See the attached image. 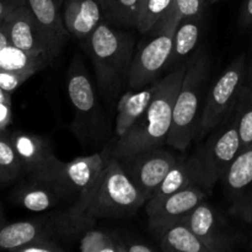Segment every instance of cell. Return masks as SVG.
<instances>
[{"label":"cell","instance_id":"obj_29","mask_svg":"<svg viewBox=\"0 0 252 252\" xmlns=\"http://www.w3.org/2000/svg\"><path fill=\"white\" fill-rule=\"evenodd\" d=\"M172 4L174 0H148L138 12V31L143 34L149 32L169 12Z\"/></svg>","mask_w":252,"mask_h":252},{"label":"cell","instance_id":"obj_7","mask_svg":"<svg viewBox=\"0 0 252 252\" xmlns=\"http://www.w3.org/2000/svg\"><path fill=\"white\" fill-rule=\"evenodd\" d=\"M111 157L112 147H108L88 157H79L70 161H63L54 172V179L58 180L68 189L71 197L75 198V202L68 208L74 216L90 223L96 221V219L91 218L89 212L95 199L103 170Z\"/></svg>","mask_w":252,"mask_h":252},{"label":"cell","instance_id":"obj_33","mask_svg":"<svg viewBox=\"0 0 252 252\" xmlns=\"http://www.w3.org/2000/svg\"><path fill=\"white\" fill-rule=\"evenodd\" d=\"M126 252H154L155 248L137 235L129 233H120Z\"/></svg>","mask_w":252,"mask_h":252},{"label":"cell","instance_id":"obj_26","mask_svg":"<svg viewBox=\"0 0 252 252\" xmlns=\"http://www.w3.org/2000/svg\"><path fill=\"white\" fill-rule=\"evenodd\" d=\"M24 175L22 165L12 145L10 132H0V187L12 184Z\"/></svg>","mask_w":252,"mask_h":252},{"label":"cell","instance_id":"obj_23","mask_svg":"<svg viewBox=\"0 0 252 252\" xmlns=\"http://www.w3.org/2000/svg\"><path fill=\"white\" fill-rule=\"evenodd\" d=\"M52 59L39 54L31 53L21 48L7 44L0 52V69L12 71H27L36 74L52 63Z\"/></svg>","mask_w":252,"mask_h":252},{"label":"cell","instance_id":"obj_8","mask_svg":"<svg viewBox=\"0 0 252 252\" xmlns=\"http://www.w3.org/2000/svg\"><path fill=\"white\" fill-rule=\"evenodd\" d=\"M147 203L137 186L123 170L120 160L111 157L102 172L95 199L91 206V218H127Z\"/></svg>","mask_w":252,"mask_h":252},{"label":"cell","instance_id":"obj_31","mask_svg":"<svg viewBox=\"0 0 252 252\" xmlns=\"http://www.w3.org/2000/svg\"><path fill=\"white\" fill-rule=\"evenodd\" d=\"M207 0H174L172 9L179 19L191 16H198L203 14V7Z\"/></svg>","mask_w":252,"mask_h":252},{"label":"cell","instance_id":"obj_12","mask_svg":"<svg viewBox=\"0 0 252 252\" xmlns=\"http://www.w3.org/2000/svg\"><path fill=\"white\" fill-rule=\"evenodd\" d=\"M221 180L230 214L252 223V144L240 150Z\"/></svg>","mask_w":252,"mask_h":252},{"label":"cell","instance_id":"obj_43","mask_svg":"<svg viewBox=\"0 0 252 252\" xmlns=\"http://www.w3.org/2000/svg\"><path fill=\"white\" fill-rule=\"evenodd\" d=\"M0 189H1V187H0Z\"/></svg>","mask_w":252,"mask_h":252},{"label":"cell","instance_id":"obj_39","mask_svg":"<svg viewBox=\"0 0 252 252\" xmlns=\"http://www.w3.org/2000/svg\"><path fill=\"white\" fill-rule=\"evenodd\" d=\"M5 224V216H4V209H2L1 203H0V229L4 226Z\"/></svg>","mask_w":252,"mask_h":252},{"label":"cell","instance_id":"obj_6","mask_svg":"<svg viewBox=\"0 0 252 252\" xmlns=\"http://www.w3.org/2000/svg\"><path fill=\"white\" fill-rule=\"evenodd\" d=\"M180 19L175 10L170 9L162 19L147 32L134 52L130 66L128 85L130 89H143L152 85L160 74L166 70L167 62L172 52L174 34Z\"/></svg>","mask_w":252,"mask_h":252},{"label":"cell","instance_id":"obj_9","mask_svg":"<svg viewBox=\"0 0 252 252\" xmlns=\"http://www.w3.org/2000/svg\"><path fill=\"white\" fill-rule=\"evenodd\" d=\"M246 59L239 56L213 84L207 95L196 137H204L228 118L240 97L245 78Z\"/></svg>","mask_w":252,"mask_h":252},{"label":"cell","instance_id":"obj_24","mask_svg":"<svg viewBox=\"0 0 252 252\" xmlns=\"http://www.w3.org/2000/svg\"><path fill=\"white\" fill-rule=\"evenodd\" d=\"M106 22L122 29L137 27L139 0H98Z\"/></svg>","mask_w":252,"mask_h":252},{"label":"cell","instance_id":"obj_11","mask_svg":"<svg viewBox=\"0 0 252 252\" xmlns=\"http://www.w3.org/2000/svg\"><path fill=\"white\" fill-rule=\"evenodd\" d=\"M118 160L133 184L148 201L179 158L167 150L157 148Z\"/></svg>","mask_w":252,"mask_h":252},{"label":"cell","instance_id":"obj_17","mask_svg":"<svg viewBox=\"0 0 252 252\" xmlns=\"http://www.w3.org/2000/svg\"><path fill=\"white\" fill-rule=\"evenodd\" d=\"M187 225L201 239L202 243L208 248L209 252L231 250L234 239L219 230L217 214L209 204L202 201L197 204L186 217H184Z\"/></svg>","mask_w":252,"mask_h":252},{"label":"cell","instance_id":"obj_18","mask_svg":"<svg viewBox=\"0 0 252 252\" xmlns=\"http://www.w3.org/2000/svg\"><path fill=\"white\" fill-rule=\"evenodd\" d=\"M103 20L98 0H65L63 21L69 34L85 42Z\"/></svg>","mask_w":252,"mask_h":252},{"label":"cell","instance_id":"obj_22","mask_svg":"<svg viewBox=\"0 0 252 252\" xmlns=\"http://www.w3.org/2000/svg\"><path fill=\"white\" fill-rule=\"evenodd\" d=\"M37 21L53 36L65 42L69 37L68 30L61 14V0H25Z\"/></svg>","mask_w":252,"mask_h":252},{"label":"cell","instance_id":"obj_4","mask_svg":"<svg viewBox=\"0 0 252 252\" xmlns=\"http://www.w3.org/2000/svg\"><path fill=\"white\" fill-rule=\"evenodd\" d=\"M241 150L238 120L234 108L221 125L216 128L206 142L189 158L193 184L204 191H211Z\"/></svg>","mask_w":252,"mask_h":252},{"label":"cell","instance_id":"obj_42","mask_svg":"<svg viewBox=\"0 0 252 252\" xmlns=\"http://www.w3.org/2000/svg\"><path fill=\"white\" fill-rule=\"evenodd\" d=\"M250 85H252V71H251V83H250Z\"/></svg>","mask_w":252,"mask_h":252},{"label":"cell","instance_id":"obj_13","mask_svg":"<svg viewBox=\"0 0 252 252\" xmlns=\"http://www.w3.org/2000/svg\"><path fill=\"white\" fill-rule=\"evenodd\" d=\"M10 138L22 165L24 175L53 177L63 162L54 155L51 142L42 135L14 130L10 132Z\"/></svg>","mask_w":252,"mask_h":252},{"label":"cell","instance_id":"obj_32","mask_svg":"<svg viewBox=\"0 0 252 252\" xmlns=\"http://www.w3.org/2000/svg\"><path fill=\"white\" fill-rule=\"evenodd\" d=\"M65 249L61 241L51 238H42L20 248L16 252H63Z\"/></svg>","mask_w":252,"mask_h":252},{"label":"cell","instance_id":"obj_35","mask_svg":"<svg viewBox=\"0 0 252 252\" xmlns=\"http://www.w3.org/2000/svg\"><path fill=\"white\" fill-rule=\"evenodd\" d=\"M11 100L0 102V132L5 130L11 122Z\"/></svg>","mask_w":252,"mask_h":252},{"label":"cell","instance_id":"obj_37","mask_svg":"<svg viewBox=\"0 0 252 252\" xmlns=\"http://www.w3.org/2000/svg\"><path fill=\"white\" fill-rule=\"evenodd\" d=\"M10 43L6 21H0V52Z\"/></svg>","mask_w":252,"mask_h":252},{"label":"cell","instance_id":"obj_34","mask_svg":"<svg viewBox=\"0 0 252 252\" xmlns=\"http://www.w3.org/2000/svg\"><path fill=\"white\" fill-rule=\"evenodd\" d=\"M25 4V0H0V21H6L20 6Z\"/></svg>","mask_w":252,"mask_h":252},{"label":"cell","instance_id":"obj_25","mask_svg":"<svg viewBox=\"0 0 252 252\" xmlns=\"http://www.w3.org/2000/svg\"><path fill=\"white\" fill-rule=\"evenodd\" d=\"M79 250L83 252H126L120 233L94 226L79 236Z\"/></svg>","mask_w":252,"mask_h":252},{"label":"cell","instance_id":"obj_16","mask_svg":"<svg viewBox=\"0 0 252 252\" xmlns=\"http://www.w3.org/2000/svg\"><path fill=\"white\" fill-rule=\"evenodd\" d=\"M42 238H51L59 241L53 216L5 223L0 229V250L16 252L22 246Z\"/></svg>","mask_w":252,"mask_h":252},{"label":"cell","instance_id":"obj_41","mask_svg":"<svg viewBox=\"0 0 252 252\" xmlns=\"http://www.w3.org/2000/svg\"><path fill=\"white\" fill-rule=\"evenodd\" d=\"M208 2H217V1H220V0H207Z\"/></svg>","mask_w":252,"mask_h":252},{"label":"cell","instance_id":"obj_20","mask_svg":"<svg viewBox=\"0 0 252 252\" xmlns=\"http://www.w3.org/2000/svg\"><path fill=\"white\" fill-rule=\"evenodd\" d=\"M155 84L157 81L152 84V86L138 89V90L132 89L121 97L117 105V116H116L115 123L116 137H123L142 117L153 97Z\"/></svg>","mask_w":252,"mask_h":252},{"label":"cell","instance_id":"obj_15","mask_svg":"<svg viewBox=\"0 0 252 252\" xmlns=\"http://www.w3.org/2000/svg\"><path fill=\"white\" fill-rule=\"evenodd\" d=\"M206 197V191L198 185L192 184L175 193L158 201H147L145 211L152 224L182 219Z\"/></svg>","mask_w":252,"mask_h":252},{"label":"cell","instance_id":"obj_2","mask_svg":"<svg viewBox=\"0 0 252 252\" xmlns=\"http://www.w3.org/2000/svg\"><path fill=\"white\" fill-rule=\"evenodd\" d=\"M84 43L93 61L100 91L106 98L113 100L128 84L135 52L134 36L102 20Z\"/></svg>","mask_w":252,"mask_h":252},{"label":"cell","instance_id":"obj_10","mask_svg":"<svg viewBox=\"0 0 252 252\" xmlns=\"http://www.w3.org/2000/svg\"><path fill=\"white\" fill-rule=\"evenodd\" d=\"M10 43L31 53L54 59L58 57L64 41L49 33L26 4L20 6L6 20Z\"/></svg>","mask_w":252,"mask_h":252},{"label":"cell","instance_id":"obj_27","mask_svg":"<svg viewBox=\"0 0 252 252\" xmlns=\"http://www.w3.org/2000/svg\"><path fill=\"white\" fill-rule=\"evenodd\" d=\"M192 184H193V176H192V170L189 164V160L179 159L176 164L171 167V170L167 172L159 187L155 189L154 194L148 201L161 199Z\"/></svg>","mask_w":252,"mask_h":252},{"label":"cell","instance_id":"obj_21","mask_svg":"<svg viewBox=\"0 0 252 252\" xmlns=\"http://www.w3.org/2000/svg\"><path fill=\"white\" fill-rule=\"evenodd\" d=\"M203 29V14L198 16L184 17L177 24L174 34L172 52L167 62L166 69H174L185 63L198 44Z\"/></svg>","mask_w":252,"mask_h":252},{"label":"cell","instance_id":"obj_14","mask_svg":"<svg viewBox=\"0 0 252 252\" xmlns=\"http://www.w3.org/2000/svg\"><path fill=\"white\" fill-rule=\"evenodd\" d=\"M11 198L15 204L27 211L46 212L73 197L54 177L29 176L15 187Z\"/></svg>","mask_w":252,"mask_h":252},{"label":"cell","instance_id":"obj_30","mask_svg":"<svg viewBox=\"0 0 252 252\" xmlns=\"http://www.w3.org/2000/svg\"><path fill=\"white\" fill-rule=\"evenodd\" d=\"M32 75L34 74L27 73V71H12L0 69V88L6 93L11 94Z\"/></svg>","mask_w":252,"mask_h":252},{"label":"cell","instance_id":"obj_19","mask_svg":"<svg viewBox=\"0 0 252 252\" xmlns=\"http://www.w3.org/2000/svg\"><path fill=\"white\" fill-rule=\"evenodd\" d=\"M150 230L162 251L209 252L201 239L191 230L184 219L152 224Z\"/></svg>","mask_w":252,"mask_h":252},{"label":"cell","instance_id":"obj_36","mask_svg":"<svg viewBox=\"0 0 252 252\" xmlns=\"http://www.w3.org/2000/svg\"><path fill=\"white\" fill-rule=\"evenodd\" d=\"M240 21L244 27L252 26V0H245L241 9Z\"/></svg>","mask_w":252,"mask_h":252},{"label":"cell","instance_id":"obj_40","mask_svg":"<svg viewBox=\"0 0 252 252\" xmlns=\"http://www.w3.org/2000/svg\"><path fill=\"white\" fill-rule=\"evenodd\" d=\"M147 1H148V0H139V9H138V12H139V10L142 9L143 5H144Z\"/></svg>","mask_w":252,"mask_h":252},{"label":"cell","instance_id":"obj_5","mask_svg":"<svg viewBox=\"0 0 252 252\" xmlns=\"http://www.w3.org/2000/svg\"><path fill=\"white\" fill-rule=\"evenodd\" d=\"M66 90L74 108L70 129L84 144H98L108 137V125L83 61L73 57L66 73Z\"/></svg>","mask_w":252,"mask_h":252},{"label":"cell","instance_id":"obj_1","mask_svg":"<svg viewBox=\"0 0 252 252\" xmlns=\"http://www.w3.org/2000/svg\"><path fill=\"white\" fill-rule=\"evenodd\" d=\"M186 68L187 64L185 62L157 81L154 94L145 112L112 145L113 157L123 159L138 153L157 149L166 143L171 128L174 106Z\"/></svg>","mask_w":252,"mask_h":252},{"label":"cell","instance_id":"obj_38","mask_svg":"<svg viewBox=\"0 0 252 252\" xmlns=\"http://www.w3.org/2000/svg\"><path fill=\"white\" fill-rule=\"evenodd\" d=\"M6 100H11V97H10V94L6 93V91H4L1 88H0V102H2V101H6Z\"/></svg>","mask_w":252,"mask_h":252},{"label":"cell","instance_id":"obj_3","mask_svg":"<svg viewBox=\"0 0 252 252\" xmlns=\"http://www.w3.org/2000/svg\"><path fill=\"white\" fill-rule=\"evenodd\" d=\"M187 68L174 106L172 123L166 144L186 150L196 138L201 98L207 89L211 63L204 49H198L186 61Z\"/></svg>","mask_w":252,"mask_h":252},{"label":"cell","instance_id":"obj_28","mask_svg":"<svg viewBox=\"0 0 252 252\" xmlns=\"http://www.w3.org/2000/svg\"><path fill=\"white\" fill-rule=\"evenodd\" d=\"M241 149L252 144V85L244 86L235 106Z\"/></svg>","mask_w":252,"mask_h":252}]
</instances>
